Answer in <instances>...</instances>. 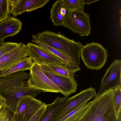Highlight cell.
<instances>
[{"mask_svg": "<svg viewBox=\"0 0 121 121\" xmlns=\"http://www.w3.org/2000/svg\"><path fill=\"white\" fill-rule=\"evenodd\" d=\"M29 77V73L21 71L0 78V95L4 97L16 87L27 83Z\"/></svg>", "mask_w": 121, "mask_h": 121, "instance_id": "12", "label": "cell"}, {"mask_svg": "<svg viewBox=\"0 0 121 121\" xmlns=\"http://www.w3.org/2000/svg\"><path fill=\"white\" fill-rule=\"evenodd\" d=\"M90 19L88 13L83 10L67 11L62 26L80 36H87L91 31Z\"/></svg>", "mask_w": 121, "mask_h": 121, "instance_id": "4", "label": "cell"}, {"mask_svg": "<svg viewBox=\"0 0 121 121\" xmlns=\"http://www.w3.org/2000/svg\"><path fill=\"white\" fill-rule=\"evenodd\" d=\"M42 91L30 88L28 83L16 87L4 97L6 101L4 104L14 113L19 102L27 97H35Z\"/></svg>", "mask_w": 121, "mask_h": 121, "instance_id": "10", "label": "cell"}, {"mask_svg": "<svg viewBox=\"0 0 121 121\" xmlns=\"http://www.w3.org/2000/svg\"><path fill=\"white\" fill-rule=\"evenodd\" d=\"M9 0H0V22L10 17Z\"/></svg>", "mask_w": 121, "mask_h": 121, "instance_id": "24", "label": "cell"}, {"mask_svg": "<svg viewBox=\"0 0 121 121\" xmlns=\"http://www.w3.org/2000/svg\"><path fill=\"white\" fill-rule=\"evenodd\" d=\"M35 35L41 41L61 51L73 59L77 64L80 65L81 51L83 46L80 42L69 39L60 32L45 30Z\"/></svg>", "mask_w": 121, "mask_h": 121, "instance_id": "2", "label": "cell"}, {"mask_svg": "<svg viewBox=\"0 0 121 121\" xmlns=\"http://www.w3.org/2000/svg\"><path fill=\"white\" fill-rule=\"evenodd\" d=\"M6 101L5 99L0 95V107H1L3 105Z\"/></svg>", "mask_w": 121, "mask_h": 121, "instance_id": "28", "label": "cell"}, {"mask_svg": "<svg viewBox=\"0 0 121 121\" xmlns=\"http://www.w3.org/2000/svg\"><path fill=\"white\" fill-rule=\"evenodd\" d=\"M43 72L58 87L60 93L67 98L76 92L78 84L74 79H72L58 74L47 65L39 64Z\"/></svg>", "mask_w": 121, "mask_h": 121, "instance_id": "9", "label": "cell"}, {"mask_svg": "<svg viewBox=\"0 0 121 121\" xmlns=\"http://www.w3.org/2000/svg\"><path fill=\"white\" fill-rule=\"evenodd\" d=\"M95 89L91 87L81 91L69 98L66 103L57 113L53 121H59L62 118L71 110L81 104L88 102L97 96Z\"/></svg>", "mask_w": 121, "mask_h": 121, "instance_id": "11", "label": "cell"}, {"mask_svg": "<svg viewBox=\"0 0 121 121\" xmlns=\"http://www.w3.org/2000/svg\"><path fill=\"white\" fill-rule=\"evenodd\" d=\"M22 26L20 20L11 16L0 22V40L17 35L21 30Z\"/></svg>", "mask_w": 121, "mask_h": 121, "instance_id": "15", "label": "cell"}, {"mask_svg": "<svg viewBox=\"0 0 121 121\" xmlns=\"http://www.w3.org/2000/svg\"><path fill=\"white\" fill-rule=\"evenodd\" d=\"M121 61L116 59L107 69L97 94L100 95L111 89L121 86Z\"/></svg>", "mask_w": 121, "mask_h": 121, "instance_id": "8", "label": "cell"}, {"mask_svg": "<svg viewBox=\"0 0 121 121\" xmlns=\"http://www.w3.org/2000/svg\"><path fill=\"white\" fill-rule=\"evenodd\" d=\"M49 0H9L10 13L15 17L42 8Z\"/></svg>", "mask_w": 121, "mask_h": 121, "instance_id": "14", "label": "cell"}, {"mask_svg": "<svg viewBox=\"0 0 121 121\" xmlns=\"http://www.w3.org/2000/svg\"><path fill=\"white\" fill-rule=\"evenodd\" d=\"M63 8L67 11L75 10H84L85 5L84 0H61Z\"/></svg>", "mask_w": 121, "mask_h": 121, "instance_id": "22", "label": "cell"}, {"mask_svg": "<svg viewBox=\"0 0 121 121\" xmlns=\"http://www.w3.org/2000/svg\"><path fill=\"white\" fill-rule=\"evenodd\" d=\"M13 114L4 104L0 107V121H11L13 118Z\"/></svg>", "mask_w": 121, "mask_h": 121, "instance_id": "25", "label": "cell"}, {"mask_svg": "<svg viewBox=\"0 0 121 121\" xmlns=\"http://www.w3.org/2000/svg\"><path fill=\"white\" fill-rule=\"evenodd\" d=\"M68 99L58 96L52 103L46 104L45 110L39 121H53Z\"/></svg>", "mask_w": 121, "mask_h": 121, "instance_id": "16", "label": "cell"}, {"mask_svg": "<svg viewBox=\"0 0 121 121\" xmlns=\"http://www.w3.org/2000/svg\"><path fill=\"white\" fill-rule=\"evenodd\" d=\"M31 42L37 44L64 61L66 63L72 65H77L73 59L61 51L48 44L39 39L35 35L31 36Z\"/></svg>", "mask_w": 121, "mask_h": 121, "instance_id": "17", "label": "cell"}, {"mask_svg": "<svg viewBox=\"0 0 121 121\" xmlns=\"http://www.w3.org/2000/svg\"><path fill=\"white\" fill-rule=\"evenodd\" d=\"M113 90L97 94L77 121H119L114 107Z\"/></svg>", "mask_w": 121, "mask_h": 121, "instance_id": "1", "label": "cell"}, {"mask_svg": "<svg viewBox=\"0 0 121 121\" xmlns=\"http://www.w3.org/2000/svg\"><path fill=\"white\" fill-rule=\"evenodd\" d=\"M113 99L117 118L121 121V86L113 89Z\"/></svg>", "mask_w": 121, "mask_h": 121, "instance_id": "23", "label": "cell"}, {"mask_svg": "<svg viewBox=\"0 0 121 121\" xmlns=\"http://www.w3.org/2000/svg\"><path fill=\"white\" fill-rule=\"evenodd\" d=\"M28 56L26 45L19 43L17 48L0 57V71L3 72L9 69Z\"/></svg>", "mask_w": 121, "mask_h": 121, "instance_id": "13", "label": "cell"}, {"mask_svg": "<svg viewBox=\"0 0 121 121\" xmlns=\"http://www.w3.org/2000/svg\"><path fill=\"white\" fill-rule=\"evenodd\" d=\"M62 7L61 0H57L51 9L50 18L54 26H59L62 25L64 17L61 13Z\"/></svg>", "mask_w": 121, "mask_h": 121, "instance_id": "20", "label": "cell"}, {"mask_svg": "<svg viewBox=\"0 0 121 121\" xmlns=\"http://www.w3.org/2000/svg\"><path fill=\"white\" fill-rule=\"evenodd\" d=\"M19 43L7 42L0 47V57L17 48Z\"/></svg>", "mask_w": 121, "mask_h": 121, "instance_id": "26", "label": "cell"}, {"mask_svg": "<svg viewBox=\"0 0 121 121\" xmlns=\"http://www.w3.org/2000/svg\"><path fill=\"white\" fill-rule=\"evenodd\" d=\"M80 56L87 68L97 70L104 65L108 55L107 50L102 45L92 42L83 46Z\"/></svg>", "mask_w": 121, "mask_h": 121, "instance_id": "3", "label": "cell"}, {"mask_svg": "<svg viewBox=\"0 0 121 121\" xmlns=\"http://www.w3.org/2000/svg\"><path fill=\"white\" fill-rule=\"evenodd\" d=\"M5 43L4 40H0V47Z\"/></svg>", "mask_w": 121, "mask_h": 121, "instance_id": "31", "label": "cell"}, {"mask_svg": "<svg viewBox=\"0 0 121 121\" xmlns=\"http://www.w3.org/2000/svg\"><path fill=\"white\" fill-rule=\"evenodd\" d=\"M33 63L31 58L29 56H26L14 66L8 70L3 71L0 76V78L19 71L26 70H30Z\"/></svg>", "mask_w": 121, "mask_h": 121, "instance_id": "21", "label": "cell"}, {"mask_svg": "<svg viewBox=\"0 0 121 121\" xmlns=\"http://www.w3.org/2000/svg\"><path fill=\"white\" fill-rule=\"evenodd\" d=\"M3 72V71H0V76L1 75L2 73Z\"/></svg>", "mask_w": 121, "mask_h": 121, "instance_id": "32", "label": "cell"}, {"mask_svg": "<svg viewBox=\"0 0 121 121\" xmlns=\"http://www.w3.org/2000/svg\"><path fill=\"white\" fill-rule=\"evenodd\" d=\"M47 65L56 73L71 79H74V74L80 70V67L77 65H59L51 64Z\"/></svg>", "mask_w": 121, "mask_h": 121, "instance_id": "18", "label": "cell"}, {"mask_svg": "<svg viewBox=\"0 0 121 121\" xmlns=\"http://www.w3.org/2000/svg\"><path fill=\"white\" fill-rule=\"evenodd\" d=\"M26 45L28 51V56L31 58L33 62L39 64L46 65H71L66 63L58 56L36 44L29 42Z\"/></svg>", "mask_w": 121, "mask_h": 121, "instance_id": "7", "label": "cell"}, {"mask_svg": "<svg viewBox=\"0 0 121 121\" xmlns=\"http://www.w3.org/2000/svg\"><path fill=\"white\" fill-rule=\"evenodd\" d=\"M84 2L85 4H88V5L91 3L98 1V0H84Z\"/></svg>", "mask_w": 121, "mask_h": 121, "instance_id": "29", "label": "cell"}, {"mask_svg": "<svg viewBox=\"0 0 121 121\" xmlns=\"http://www.w3.org/2000/svg\"><path fill=\"white\" fill-rule=\"evenodd\" d=\"M46 104L43 103L42 107L28 121H39L46 108Z\"/></svg>", "mask_w": 121, "mask_h": 121, "instance_id": "27", "label": "cell"}, {"mask_svg": "<svg viewBox=\"0 0 121 121\" xmlns=\"http://www.w3.org/2000/svg\"><path fill=\"white\" fill-rule=\"evenodd\" d=\"M11 121H15L13 119V118L12 119V120H11Z\"/></svg>", "mask_w": 121, "mask_h": 121, "instance_id": "33", "label": "cell"}, {"mask_svg": "<svg viewBox=\"0 0 121 121\" xmlns=\"http://www.w3.org/2000/svg\"><path fill=\"white\" fill-rule=\"evenodd\" d=\"M43 103L31 97L21 99L18 102L13 118L15 121H28L40 109Z\"/></svg>", "mask_w": 121, "mask_h": 121, "instance_id": "6", "label": "cell"}, {"mask_svg": "<svg viewBox=\"0 0 121 121\" xmlns=\"http://www.w3.org/2000/svg\"><path fill=\"white\" fill-rule=\"evenodd\" d=\"M61 12L62 15L65 17L67 13L66 10L62 7L61 9Z\"/></svg>", "mask_w": 121, "mask_h": 121, "instance_id": "30", "label": "cell"}, {"mask_svg": "<svg viewBox=\"0 0 121 121\" xmlns=\"http://www.w3.org/2000/svg\"><path fill=\"white\" fill-rule=\"evenodd\" d=\"M91 101L79 105L65 115L59 121H77L90 104Z\"/></svg>", "mask_w": 121, "mask_h": 121, "instance_id": "19", "label": "cell"}, {"mask_svg": "<svg viewBox=\"0 0 121 121\" xmlns=\"http://www.w3.org/2000/svg\"><path fill=\"white\" fill-rule=\"evenodd\" d=\"M30 71L27 83L30 88L42 92H60L59 89L43 72L39 64L33 62Z\"/></svg>", "mask_w": 121, "mask_h": 121, "instance_id": "5", "label": "cell"}]
</instances>
